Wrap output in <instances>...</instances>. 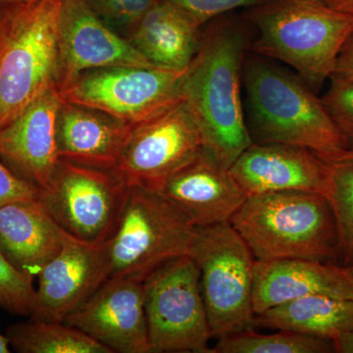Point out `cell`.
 Here are the masks:
<instances>
[{"label": "cell", "mask_w": 353, "mask_h": 353, "mask_svg": "<svg viewBox=\"0 0 353 353\" xmlns=\"http://www.w3.org/2000/svg\"><path fill=\"white\" fill-rule=\"evenodd\" d=\"M250 39L245 26L220 17L202 32L183 77V101L203 145L228 168L252 145L243 101V66Z\"/></svg>", "instance_id": "obj_1"}, {"label": "cell", "mask_w": 353, "mask_h": 353, "mask_svg": "<svg viewBox=\"0 0 353 353\" xmlns=\"http://www.w3.org/2000/svg\"><path fill=\"white\" fill-rule=\"evenodd\" d=\"M257 30L248 51L289 65L315 92L333 76L353 17L326 0H264L246 9Z\"/></svg>", "instance_id": "obj_2"}, {"label": "cell", "mask_w": 353, "mask_h": 353, "mask_svg": "<svg viewBox=\"0 0 353 353\" xmlns=\"http://www.w3.org/2000/svg\"><path fill=\"white\" fill-rule=\"evenodd\" d=\"M243 88L253 143L301 146L319 154L350 148L322 99L299 76L248 51Z\"/></svg>", "instance_id": "obj_3"}, {"label": "cell", "mask_w": 353, "mask_h": 353, "mask_svg": "<svg viewBox=\"0 0 353 353\" xmlns=\"http://www.w3.org/2000/svg\"><path fill=\"white\" fill-rule=\"evenodd\" d=\"M230 223L255 260L340 261L338 224L324 194L288 190L250 196Z\"/></svg>", "instance_id": "obj_4"}, {"label": "cell", "mask_w": 353, "mask_h": 353, "mask_svg": "<svg viewBox=\"0 0 353 353\" xmlns=\"http://www.w3.org/2000/svg\"><path fill=\"white\" fill-rule=\"evenodd\" d=\"M62 0L0 4V129L59 80Z\"/></svg>", "instance_id": "obj_5"}, {"label": "cell", "mask_w": 353, "mask_h": 353, "mask_svg": "<svg viewBox=\"0 0 353 353\" xmlns=\"http://www.w3.org/2000/svg\"><path fill=\"white\" fill-rule=\"evenodd\" d=\"M196 231L189 216L157 190L129 187L105 243L109 278L145 280L166 262L190 255Z\"/></svg>", "instance_id": "obj_6"}, {"label": "cell", "mask_w": 353, "mask_h": 353, "mask_svg": "<svg viewBox=\"0 0 353 353\" xmlns=\"http://www.w3.org/2000/svg\"><path fill=\"white\" fill-rule=\"evenodd\" d=\"M190 256L201 272L212 336L253 329L254 256L231 223L196 227Z\"/></svg>", "instance_id": "obj_7"}, {"label": "cell", "mask_w": 353, "mask_h": 353, "mask_svg": "<svg viewBox=\"0 0 353 353\" xmlns=\"http://www.w3.org/2000/svg\"><path fill=\"white\" fill-rule=\"evenodd\" d=\"M143 288L152 352L212 353L201 272L190 255L158 267Z\"/></svg>", "instance_id": "obj_8"}, {"label": "cell", "mask_w": 353, "mask_h": 353, "mask_svg": "<svg viewBox=\"0 0 353 353\" xmlns=\"http://www.w3.org/2000/svg\"><path fill=\"white\" fill-rule=\"evenodd\" d=\"M129 185L114 170L61 159L39 199L63 231L90 243H106L119 221Z\"/></svg>", "instance_id": "obj_9"}, {"label": "cell", "mask_w": 353, "mask_h": 353, "mask_svg": "<svg viewBox=\"0 0 353 353\" xmlns=\"http://www.w3.org/2000/svg\"><path fill=\"white\" fill-rule=\"evenodd\" d=\"M185 71L162 67L92 69L58 92L62 101L97 109L134 126L183 101Z\"/></svg>", "instance_id": "obj_10"}, {"label": "cell", "mask_w": 353, "mask_h": 353, "mask_svg": "<svg viewBox=\"0 0 353 353\" xmlns=\"http://www.w3.org/2000/svg\"><path fill=\"white\" fill-rule=\"evenodd\" d=\"M203 146L201 130L182 101L132 126L114 171L129 187L157 190Z\"/></svg>", "instance_id": "obj_11"}, {"label": "cell", "mask_w": 353, "mask_h": 353, "mask_svg": "<svg viewBox=\"0 0 353 353\" xmlns=\"http://www.w3.org/2000/svg\"><path fill=\"white\" fill-rule=\"evenodd\" d=\"M62 234L61 250L38 275L32 321L64 322L109 278L105 243Z\"/></svg>", "instance_id": "obj_12"}, {"label": "cell", "mask_w": 353, "mask_h": 353, "mask_svg": "<svg viewBox=\"0 0 353 353\" xmlns=\"http://www.w3.org/2000/svg\"><path fill=\"white\" fill-rule=\"evenodd\" d=\"M59 48V92L88 70L159 67L143 57L124 36L106 25L87 0H62Z\"/></svg>", "instance_id": "obj_13"}, {"label": "cell", "mask_w": 353, "mask_h": 353, "mask_svg": "<svg viewBox=\"0 0 353 353\" xmlns=\"http://www.w3.org/2000/svg\"><path fill=\"white\" fill-rule=\"evenodd\" d=\"M113 352L152 353L145 309L143 281L108 278L64 320Z\"/></svg>", "instance_id": "obj_14"}, {"label": "cell", "mask_w": 353, "mask_h": 353, "mask_svg": "<svg viewBox=\"0 0 353 353\" xmlns=\"http://www.w3.org/2000/svg\"><path fill=\"white\" fill-rule=\"evenodd\" d=\"M62 99L57 88L32 102L0 129V160L26 182L43 189L60 162L57 118Z\"/></svg>", "instance_id": "obj_15"}, {"label": "cell", "mask_w": 353, "mask_h": 353, "mask_svg": "<svg viewBox=\"0 0 353 353\" xmlns=\"http://www.w3.org/2000/svg\"><path fill=\"white\" fill-rule=\"evenodd\" d=\"M189 216L196 227L230 222L248 194L205 146L157 190Z\"/></svg>", "instance_id": "obj_16"}, {"label": "cell", "mask_w": 353, "mask_h": 353, "mask_svg": "<svg viewBox=\"0 0 353 353\" xmlns=\"http://www.w3.org/2000/svg\"><path fill=\"white\" fill-rule=\"evenodd\" d=\"M248 196L266 192H316L326 196L328 169L317 153L301 146L253 143L230 167Z\"/></svg>", "instance_id": "obj_17"}, {"label": "cell", "mask_w": 353, "mask_h": 353, "mask_svg": "<svg viewBox=\"0 0 353 353\" xmlns=\"http://www.w3.org/2000/svg\"><path fill=\"white\" fill-rule=\"evenodd\" d=\"M315 294L353 301V288L345 266L306 259L255 260L252 290L255 316Z\"/></svg>", "instance_id": "obj_18"}, {"label": "cell", "mask_w": 353, "mask_h": 353, "mask_svg": "<svg viewBox=\"0 0 353 353\" xmlns=\"http://www.w3.org/2000/svg\"><path fill=\"white\" fill-rule=\"evenodd\" d=\"M132 128L102 111L62 101L57 118L60 159L114 170Z\"/></svg>", "instance_id": "obj_19"}, {"label": "cell", "mask_w": 353, "mask_h": 353, "mask_svg": "<svg viewBox=\"0 0 353 353\" xmlns=\"http://www.w3.org/2000/svg\"><path fill=\"white\" fill-rule=\"evenodd\" d=\"M62 245V229L39 197L0 208V250L18 270L38 277Z\"/></svg>", "instance_id": "obj_20"}, {"label": "cell", "mask_w": 353, "mask_h": 353, "mask_svg": "<svg viewBox=\"0 0 353 353\" xmlns=\"http://www.w3.org/2000/svg\"><path fill=\"white\" fill-rule=\"evenodd\" d=\"M203 27L180 7L160 0L125 38L153 64L183 70L194 59Z\"/></svg>", "instance_id": "obj_21"}, {"label": "cell", "mask_w": 353, "mask_h": 353, "mask_svg": "<svg viewBox=\"0 0 353 353\" xmlns=\"http://www.w3.org/2000/svg\"><path fill=\"white\" fill-rule=\"evenodd\" d=\"M254 326L333 341L340 334L353 331V301L321 294L301 297L255 316Z\"/></svg>", "instance_id": "obj_22"}, {"label": "cell", "mask_w": 353, "mask_h": 353, "mask_svg": "<svg viewBox=\"0 0 353 353\" xmlns=\"http://www.w3.org/2000/svg\"><path fill=\"white\" fill-rule=\"evenodd\" d=\"M9 345L20 353H113L75 327L63 322L32 321L10 325Z\"/></svg>", "instance_id": "obj_23"}, {"label": "cell", "mask_w": 353, "mask_h": 353, "mask_svg": "<svg viewBox=\"0 0 353 353\" xmlns=\"http://www.w3.org/2000/svg\"><path fill=\"white\" fill-rule=\"evenodd\" d=\"M328 169L326 197L333 208L339 236L340 261L343 266L353 265V150L319 154Z\"/></svg>", "instance_id": "obj_24"}, {"label": "cell", "mask_w": 353, "mask_h": 353, "mask_svg": "<svg viewBox=\"0 0 353 353\" xmlns=\"http://www.w3.org/2000/svg\"><path fill=\"white\" fill-rule=\"evenodd\" d=\"M260 334L253 329L219 338L212 353H328L334 352L333 341L296 332L277 330Z\"/></svg>", "instance_id": "obj_25"}, {"label": "cell", "mask_w": 353, "mask_h": 353, "mask_svg": "<svg viewBox=\"0 0 353 353\" xmlns=\"http://www.w3.org/2000/svg\"><path fill=\"white\" fill-rule=\"evenodd\" d=\"M34 301V277L16 269L0 250V307L31 317Z\"/></svg>", "instance_id": "obj_26"}, {"label": "cell", "mask_w": 353, "mask_h": 353, "mask_svg": "<svg viewBox=\"0 0 353 353\" xmlns=\"http://www.w3.org/2000/svg\"><path fill=\"white\" fill-rule=\"evenodd\" d=\"M92 10L111 29L125 34L160 0H87Z\"/></svg>", "instance_id": "obj_27"}, {"label": "cell", "mask_w": 353, "mask_h": 353, "mask_svg": "<svg viewBox=\"0 0 353 353\" xmlns=\"http://www.w3.org/2000/svg\"><path fill=\"white\" fill-rule=\"evenodd\" d=\"M323 103L353 150V82L332 76Z\"/></svg>", "instance_id": "obj_28"}, {"label": "cell", "mask_w": 353, "mask_h": 353, "mask_svg": "<svg viewBox=\"0 0 353 353\" xmlns=\"http://www.w3.org/2000/svg\"><path fill=\"white\" fill-rule=\"evenodd\" d=\"M180 7L202 26L239 8L248 9L264 0H167Z\"/></svg>", "instance_id": "obj_29"}, {"label": "cell", "mask_w": 353, "mask_h": 353, "mask_svg": "<svg viewBox=\"0 0 353 353\" xmlns=\"http://www.w3.org/2000/svg\"><path fill=\"white\" fill-rule=\"evenodd\" d=\"M39 196V188L16 176L0 160V208L12 202L36 199Z\"/></svg>", "instance_id": "obj_30"}, {"label": "cell", "mask_w": 353, "mask_h": 353, "mask_svg": "<svg viewBox=\"0 0 353 353\" xmlns=\"http://www.w3.org/2000/svg\"><path fill=\"white\" fill-rule=\"evenodd\" d=\"M333 76L353 82V34L339 55Z\"/></svg>", "instance_id": "obj_31"}, {"label": "cell", "mask_w": 353, "mask_h": 353, "mask_svg": "<svg viewBox=\"0 0 353 353\" xmlns=\"http://www.w3.org/2000/svg\"><path fill=\"white\" fill-rule=\"evenodd\" d=\"M333 343L334 352L353 353V331L336 336Z\"/></svg>", "instance_id": "obj_32"}, {"label": "cell", "mask_w": 353, "mask_h": 353, "mask_svg": "<svg viewBox=\"0 0 353 353\" xmlns=\"http://www.w3.org/2000/svg\"><path fill=\"white\" fill-rule=\"evenodd\" d=\"M336 10L348 14L353 17V0H326Z\"/></svg>", "instance_id": "obj_33"}, {"label": "cell", "mask_w": 353, "mask_h": 353, "mask_svg": "<svg viewBox=\"0 0 353 353\" xmlns=\"http://www.w3.org/2000/svg\"><path fill=\"white\" fill-rule=\"evenodd\" d=\"M10 352V345H9L8 339L6 336H2L0 334V353Z\"/></svg>", "instance_id": "obj_34"}, {"label": "cell", "mask_w": 353, "mask_h": 353, "mask_svg": "<svg viewBox=\"0 0 353 353\" xmlns=\"http://www.w3.org/2000/svg\"><path fill=\"white\" fill-rule=\"evenodd\" d=\"M345 272H347V275L348 279H350V283H352L353 288V265H350V266H345Z\"/></svg>", "instance_id": "obj_35"}, {"label": "cell", "mask_w": 353, "mask_h": 353, "mask_svg": "<svg viewBox=\"0 0 353 353\" xmlns=\"http://www.w3.org/2000/svg\"><path fill=\"white\" fill-rule=\"evenodd\" d=\"M32 1V0H0V4L16 3V2Z\"/></svg>", "instance_id": "obj_36"}]
</instances>
